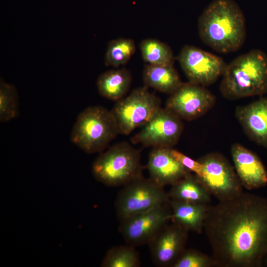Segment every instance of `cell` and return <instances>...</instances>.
Segmentation results:
<instances>
[{"mask_svg": "<svg viewBox=\"0 0 267 267\" xmlns=\"http://www.w3.org/2000/svg\"><path fill=\"white\" fill-rule=\"evenodd\" d=\"M203 230L214 266L261 267L267 264V198L242 192L209 206Z\"/></svg>", "mask_w": 267, "mask_h": 267, "instance_id": "1", "label": "cell"}, {"mask_svg": "<svg viewBox=\"0 0 267 267\" xmlns=\"http://www.w3.org/2000/svg\"><path fill=\"white\" fill-rule=\"evenodd\" d=\"M198 31L202 41L215 51H236L246 39L244 13L233 0H214L199 16Z\"/></svg>", "mask_w": 267, "mask_h": 267, "instance_id": "2", "label": "cell"}, {"mask_svg": "<svg viewBox=\"0 0 267 267\" xmlns=\"http://www.w3.org/2000/svg\"><path fill=\"white\" fill-rule=\"evenodd\" d=\"M220 89L229 100L267 93V55L253 49L237 57L227 64Z\"/></svg>", "mask_w": 267, "mask_h": 267, "instance_id": "3", "label": "cell"}, {"mask_svg": "<svg viewBox=\"0 0 267 267\" xmlns=\"http://www.w3.org/2000/svg\"><path fill=\"white\" fill-rule=\"evenodd\" d=\"M119 134L111 111L99 106L86 108L78 115L71 140L87 153L100 152Z\"/></svg>", "mask_w": 267, "mask_h": 267, "instance_id": "4", "label": "cell"}, {"mask_svg": "<svg viewBox=\"0 0 267 267\" xmlns=\"http://www.w3.org/2000/svg\"><path fill=\"white\" fill-rule=\"evenodd\" d=\"M97 180L111 187L123 186L142 176L138 150L127 142H120L101 153L92 165Z\"/></svg>", "mask_w": 267, "mask_h": 267, "instance_id": "5", "label": "cell"}, {"mask_svg": "<svg viewBox=\"0 0 267 267\" xmlns=\"http://www.w3.org/2000/svg\"><path fill=\"white\" fill-rule=\"evenodd\" d=\"M163 187L142 176L123 185L115 202L118 219L121 222L168 203L170 198Z\"/></svg>", "mask_w": 267, "mask_h": 267, "instance_id": "6", "label": "cell"}, {"mask_svg": "<svg viewBox=\"0 0 267 267\" xmlns=\"http://www.w3.org/2000/svg\"><path fill=\"white\" fill-rule=\"evenodd\" d=\"M161 108L160 98L143 86L117 100L111 111L119 134L127 135L146 123Z\"/></svg>", "mask_w": 267, "mask_h": 267, "instance_id": "7", "label": "cell"}, {"mask_svg": "<svg viewBox=\"0 0 267 267\" xmlns=\"http://www.w3.org/2000/svg\"><path fill=\"white\" fill-rule=\"evenodd\" d=\"M198 161L203 166V175L197 177L210 194L219 201L230 199L243 192L234 168L222 155L209 153Z\"/></svg>", "mask_w": 267, "mask_h": 267, "instance_id": "8", "label": "cell"}, {"mask_svg": "<svg viewBox=\"0 0 267 267\" xmlns=\"http://www.w3.org/2000/svg\"><path fill=\"white\" fill-rule=\"evenodd\" d=\"M177 60L189 82L204 87L222 76L227 65L221 57L190 45L182 47Z\"/></svg>", "mask_w": 267, "mask_h": 267, "instance_id": "9", "label": "cell"}, {"mask_svg": "<svg viewBox=\"0 0 267 267\" xmlns=\"http://www.w3.org/2000/svg\"><path fill=\"white\" fill-rule=\"evenodd\" d=\"M132 138L144 147L173 148L183 131L181 119L168 109L161 108Z\"/></svg>", "mask_w": 267, "mask_h": 267, "instance_id": "10", "label": "cell"}, {"mask_svg": "<svg viewBox=\"0 0 267 267\" xmlns=\"http://www.w3.org/2000/svg\"><path fill=\"white\" fill-rule=\"evenodd\" d=\"M171 218L172 211L168 202L120 222L119 232L129 245L148 244L169 223Z\"/></svg>", "mask_w": 267, "mask_h": 267, "instance_id": "11", "label": "cell"}, {"mask_svg": "<svg viewBox=\"0 0 267 267\" xmlns=\"http://www.w3.org/2000/svg\"><path fill=\"white\" fill-rule=\"evenodd\" d=\"M216 98L205 87L188 82L170 94L165 108L181 119L192 121L206 114L214 106Z\"/></svg>", "mask_w": 267, "mask_h": 267, "instance_id": "12", "label": "cell"}, {"mask_svg": "<svg viewBox=\"0 0 267 267\" xmlns=\"http://www.w3.org/2000/svg\"><path fill=\"white\" fill-rule=\"evenodd\" d=\"M188 232L173 222L163 227L148 243L154 264L172 267L185 249Z\"/></svg>", "mask_w": 267, "mask_h": 267, "instance_id": "13", "label": "cell"}, {"mask_svg": "<svg viewBox=\"0 0 267 267\" xmlns=\"http://www.w3.org/2000/svg\"><path fill=\"white\" fill-rule=\"evenodd\" d=\"M231 154L234 169L243 187L252 190L267 185V170L255 153L235 143L231 147Z\"/></svg>", "mask_w": 267, "mask_h": 267, "instance_id": "14", "label": "cell"}, {"mask_svg": "<svg viewBox=\"0 0 267 267\" xmlns=\"http://www.w3.org/2000/svg\"><path fill=\"white\" fill-rule=\"evenodd\" d=\"M172 148L153 147L148 157L147 168L150 178L162 187L172 185L190 172L174 157Z\"/></svg>", "mask_w": 267, "mask_h": 267, "instance_id": "15", "label": "cell"}, {"mask_svg": "<svg viewBox=\"0 0 267 267\" xmlns=\"http://www.w3.org/2000/svg\"><path fill=\"white\" fill-rule=\"evenodd\" d=\"M235 115L248 137L267 149V97L237 107Z\"/></svg>", "mask_w": 267, "mask_h": 267, "instance_id": "16", "label": "cell"}, {"mask_svg": "<svg viewBox=\"0 0 267 267\" xmlns=\"http://www.w3.org/2000/svg\"><path fill=\"white\" fill-rule=\"evenodd\" d=\"M171 220L188 231L201 233L208 206L207 204L194 203L170 199Z\"/></svg>", "mask_w": 267, "mask_h": 267, "instance_id": "17", "label": "cell"}, {"mask_svg": "<svg viewBox=\"0 0 267 267\" xmlns=\"http://www.w3.org/2000/svg\"><path fill=\"white\" fill-rule=\"evenodd\" d=\"M142 79L144 86L171 94L182 84L174 66H144Z\"/></svg>", "mask_w": 267, "mask_h": 267, "instance_id": "18", "label": "cell"}, {"mask_svg": "<svg viewBox=\"0 0 267 267\" xmlns=\"http://www.w3.org/2000/svg\"><path fill=\"white\" fill-rule=\"evenodd\" d=\"M132 80L130 72L125 68L106 71L98 78V91L106 98L118 100L123 98L129 91Z\"/></svg>", "mask_w": 267, "mask_h": 267, "instance_id": "19", "label": "cell"}, {"mask_svg": "<svg viewBox=\"0 0 267 267\" xmlns=\"http://www.w3.org/2000/svg\"><path fill=\"white\" fill-rule=\"evenodd\" d=\"M171 199L194 203L207 204L211 194L195 175L188 173L172 185L169 193Z\"/></svg>", "mask_w": 267, "mask_h": 267, "instance_id": "20", "label": "cell"}, {"mask_svg": "<svg viewBox=\"0 0 267 267\" xmlns=\"http://www.w3.org/2000/svg\"><path fill=\"white\" fill-rule=\"evenodd\" d=\"M142 59L147 64L174 66L176 58L171 47L155 39H146L139 44Z\"/></svg>", "mask_w": 267, "mask_h": 267, "instance_id": "21", "label": "cell"}, {"mask_svg": "<svg viewBox=\"0 0 267 267\" xmlns=\"http://www.w3.org/2000/svg\"><path fill=\"white\" fill-rule=\"evenodd\" d=\"M135 50V42L131 39L120 38L113 40L108 44L105 65L114 68L124 65L129 61Z\"/></svg>", "mask_w": 267, "mask_h": 267, "instance_id": "22", "label": "cell"}, {"mask_svg": "<svg viewBox=\"0 0 267 267\" xmlns=\"http://www.w3.org/2000/svg\"><path fill=\"white\" fill-rule=\"evenodd\" d=\"M139 256L134 246L120 245L110 249L103 258L102 267H138Z\"/></svg>", "mask_w": 267, "mask_h": 267, "instance_id": "23", "label": "cell"}, {"mask_svg": "<svg viewBox=\"0 0 267 267\" xmlns=\"http://www.w3.org/2000/svg\"><path fill=\"white\" fill-rule=\"evenodd\" d=\"M18 96L14 86L0 81V121L8 122L18 114Z\"/></svg>", "mask_w": 267, "mask_h": 267, "instance_id": "24", "label": "cell"}, {"mask_svg": "<svg viewBox=\"0 0 267 267\" xmlns=\"http://www.w3.org/2000/svg\"><path fill=\"white\" fill-rule=\"evenodd\" d=\"M214 266L212 257L194 249H184L172 267H211Z\"/></svg>", "mask_w": 267, "mask_h": 267, "instance_id": "25", "label": "cell"}, {"mask_svg": "<svg viewBox=\"0 0 267 267\" xmlns=\"http://www.w3.org/2000/svg\"><path fill=\"white\" fill-rule=\"evenodd\" d=\"M171 152L174 157L187 170L194 172L198 177L203 175V166L199 161H195L181 152L171 149Z\"/></svg>", "mask_w": 267, "mask_h": 267, "instance_id": "26", "label": "cell"}]
</instances>
